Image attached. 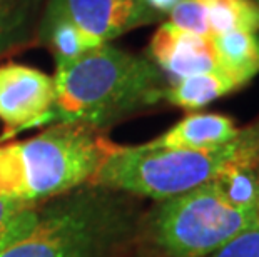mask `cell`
I'll return each mask as SVG.
<instances>
[{"label":"cell","mask_w":259,"mask_h":257,"mask_svg":"<svg viewBox=\"0 0 259 257\" xmlns=\"http://www.w3.org/2000/svg\"><path fill=\"white\" fill-rule=\"evenodd\" d=\"M54 122L106 130L111 124L164 100L169 85L149 57L102 43L84 56L56 62Z\"/></svg>","instance_id":"6da1fadb"},{"label":"cell","mask_w":259,"mask_h":257,"mask_svg":"<svg viewBox=\"0 0 259 257\" xmlns=\"http://www.w3.org/2000/svg\"><path fill=\"white\" fill-rule=\"evenodd\" d=\"M137 227L129 195L84 185L38 202L32 226L0 257H111Z\"/></svg>","instance_id":"7a4b0ae2"},{"label":"cell","mask_w":259,"mask_h":257,"mask_svg":"<svg viewBox=\"0 0 259 257\" xmlns=\"http://www.w3.org/2000/svg\"><path fill=\"white\" fill-rule=\"evenodd\" d=\"M117 147L104 130L79 122L0 144V195L38 204L91 185Z\"/></svg>","instance_id":"3957f363"},{"label":"cell","mask_w":259,"mask_h":257,"mask_svg":"<svg viewBox=\"0 0 259 257\" xmlns=\"http://www.w3.org/2000/svg\"><path fill=\"white\" fill-rule=\"evenodd\" d=\"M259 162V119L212 149H159L119 145L91 185L152 200H166L199 187L238 164Z\"/></svg>","instance_id":"277c9868"},{"label":"cell","mask_w":259,"mask_h":257,"mask_svg":"<svg viewBox=\"0 0 259 257\" xmlns=\"http://www.w3.org/2000/svg\"><path fill=\"white\" fill-rule=\"evenodd\" d=\"M257 219L259 211L233 205L212 179L159 200L147 217L146 234L166 257H209Z\"/></svg>","instance_id":"5b68a950"},{"label":"cell","mask_w":259,"mask_h":257,"mask_svg":"<svg viewBox=\"0 0 259 257\" xmlns=\"http://www.w3.org/2000/svg\"><path fill=\"white\" fill-rule=\"evenodd\" d=\"M56 85L42 70L9 62L0 65V122L2 140L25 129L54 122Z\"/></svg>","instance_id":"8992f818"},{"label":"cell","mask_w":259,"mask_h":257,"mask_svg":"<svg viewBox=\"0 0 259 257\" xmlns=\"http://www.w3.org/2000/svg\"><path fill=\"white\" fill-rule=\"evenodd\" d=\"M44 17L65 19L106 43L136 27L157 22L162 15L144 0H49Z\"/></svg>","instance_id":"52a82bcc"},{"label":"cell","mask_w":259,"mask_h":257,"mask_svg":"<svg viewBox=\"0 0 259 257\" xmlns=\"http://www.w3.org/2000/svg\"><path fill=\"white\" fill-rule=\"evenodd\" d=\"M149 59L166 75L169 84L221 69L211 37L179 30L167 22L152 35Z\"/></svg>","instance_id":"ba28073f"},{"label":"cell","mask_w":259,"mask_h":257,"mask_svg":"<svg viewBox=\"0 0 259 257\" xmlns=\"http://www.w3.org/2000/svg\"><path fill=\"white\" fill-rule=\"evenodd\" d=\"M234 119L214 112H194L181 119L162 135L147 142L159 149H212L224 145L239 134Z\"/></svg>","instance_id":"9c48e42d"},{"label":"cell","mask_w":259,"mask_h":257,"mask_svg":"<svg viewBox=\"0 0 259 257\" xmlns=\"http://www.w3.org/2000/svg\"><path fill=\"white\" fill-rule=\"evenodd\" d=\"M249 80L224 69L191 75L167 85L164 100L186 111H197L211 102L236 92Z\"/></svg>","instance_id":"30bf717a"},{"label":"cell","mask_w":259,"mask_h":257,"mask_svg":"<svg viewBox=\"0 0 259 257\" xmlns=\"http://www.w3.org/2000/svg\"><path fill=\"white\" fill-rule=\"evenodd\" d=\"M219 65L228 72L252 80L259 74V35L257 32H229L212 37Z\"/></svg>","instance_id":"8fae6325"},{"label":"cell","mask_w":259,"mask_h":257,"mask_svg":"<svg viewBox=\"0 0 259 257\" xmlns=\"http://www.w3.org/2000/svg\"><path fill=\"white\" fill-rule=\"evenodd\" d=\"M38 37L51 47L56 62L74 60L92 48L102 45L94 37L75 27L72 22L59 17H42L38 24Z\"/></svg>","instance_id":"7c38bea8"},{"label":"cell","mask_w":259,"mask_h":257,"mask_svg":"<svg viewBox=\"0 0 259 257\" xmlns=\"http://www.w3.org/2000/svg\"><path fill=\"white\" fill-rule=\"evenodd\" d=\"M211 39L229 32H259V7L254 0H206Z\"/></svg>","instance_id":"4fadbf2b"},{"label":"cell","mask_w":259,"mask_h":257,"mask_svg":"<svg viewBox=\"0 0 259 257\" xmlns=\"http://www.w3.org/2000/svg\"><path fill=\"white\" fill-rule=\"evenodd\" d=\"M214 182L233 205L259 211V162L238 164L219 174Z\"/></svg>","instance_id":"5bb4252c"},{"label":"cell","mask_w":259,"mask_h":257,"mask_svg":"<svg viewBox=\"0 0 259 257\" xmlns=\"http://www.w3.org/2000/svg\"><path fill=\"white\" fill-rule=\"evenodd\" d=\"M40 0H0V56L29 40Z\"/></svg>","instance_id":"9a60e30c"},{"label":"cell","mask_w":259,"mask_h":257,"mask_svg":"<svg viewBox=\"0 0 259 257\" xmlns=\"http://www.w3.org/2000/svg\"><path fill=\"white\" fill-rule=\"evenodd\" d=\"M37 207L35 202L0 195V250L24 236L37 216Z\"/></svg>","instance_id":"2e32d148"},{"label":"cell","mask_w":259,"mask_h":257,"mask_svg":"<svg viewBox=\"0 0 259 257\" xmlns=\"http://www.w3.org/2000/svg\"><path fill=\"white\" fill-rule=\"evenodd\" d=\"M169 22L172 27L191 34H197L202 37H211L207 24V9L206 0H179L170 9Z\"/></svg>","instance_id":"e0dca14e"},{"label":"cell","mask_w":259,"mask_h":257,"mask_svg":"<svg viewBox=\"0 0 259 257\" xmlns=\"http://www.w3.org/2000/svg\"><path fill=\"white\" fill-rule=\"evenodd\" d=\"M209 257H259V219Z\"/></svg>","instance_id":"ac0fdd59"},{"label":"cell","mask_w":259,"mask_h":257,"mask_svg":"<svg viewBox=\"0 0 259 257\" xmlns=\"http://www.w3.org/2000/svg\"><path fill=\"white\" fill-rule=\"evenodd\" d=\"M144 2L154 10V12H157L159 15H164V14H169L170 9H172L179 0H144Z\"/></svg>","instance_id":"d6986e66"},{"label":"cell","mask_w":259,"mask_h":257,"mask_svg":"<svg viewBox=\"0 0 259 257\" xmlns=\"http://www.w3.org/2000/svg\"><path fill=\"white\" fill-rule=\"evenodd\" d=\"M254 2H256V4H257V7H259V0H254Z\"/></svg>","instance_id":"ffe728a7"}]
</instances>
